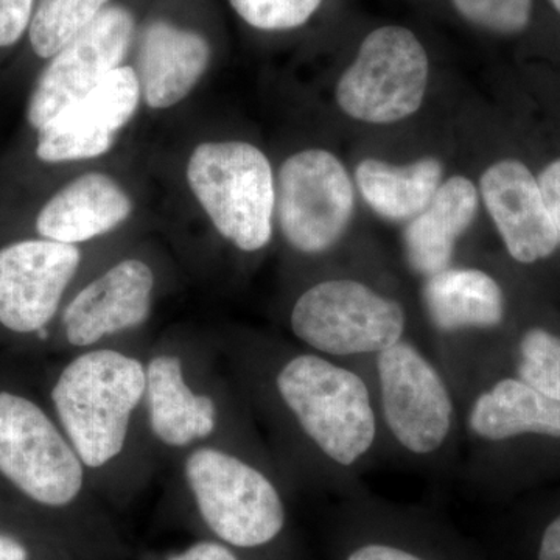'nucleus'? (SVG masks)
Instances as JSON below:
<instances>
[{
    "mask_svg": "<svg viewBox=\"0 0 560 560\" xmlns=\"http://www.w3.org/2000/svg\"><path fill=\"white\" fill-rule=\"evenodd\" d=\"M537 559L560 560V514L556 515L541 533Z\"/></svg>",
    "mask_w": 560,
    "mask_h": 560,
    "instance_id": "obj_30",
    "label": "nucleus"
},
{
    "mask_svg": "<svg viewBox=\"0 0 560 560\" xmlns=\"http://www.w3.org/2000/svg\"><path fill=\"white\" fill-rule=\"evenodd\" d=\"M357 186L375 213L389 221H410L419 215L442 184V164L422 158L408 165L364 160L357 165Z\"/></svg>",
    "mask_w": 560,
    "mask_h": 560,
    "instance_id": "obj_21",
    "label": "nucleus"
},
{
    "mask_svg": "<svg viewBox=\"0 0 560 560\" xmlns=\"http://www.w3.org/2000/svg\"><path fill=\"white\" fill-rule=\"evenodd\" d=\"M282 415L318 464L350 489L383 458L381 420L366 372L313 350L283 357L271 375Z\"/></svg>",
    "mask_w": 560,
    "mask_h": 560,
    "instance_id": "obj_1",
    "label": "nucleus"
},
{
    "mask_svg": "<svg viewBox=\"0 0 560 560\" xmlns=\"http://www.w3.org/2000/svg\"><path fill=\"white\" fill-rule=\"evenodd\" d=\"M481 198L508 254L523 265L548 259L559 248L539 183L521 161L490 165L480 180Z\"/></svg>",
    "mask_w": 560,
    "mask_h": 560,
    "instance_id": "obj_15",
    "label": "nucleus"
},
{
    "mask_svg": "<svg viewBox=\"0 0 560 560\" xmlns=\"http://www.w3.org/2000/svg\"><path fill=\"white\" fill-rule=\"evenodd\" d=\"M552 5H555V9L559 11L560 13V0H551Z\"/></svg>",
    "mask_w": 560,
    "mask_h": 560,
    "instance_id": "obj_32",
    "label": "nucleus"
},
{
    "mask_svg": "<svg viewBox=\"0 0 560 560\" xmlns=\"http://www.w3.org/2000/svg\"><path fill=\"white\" fill-rule=\"evenodd\" d=\"M195 200L217 232L243 253L267 248L276 215V178L264 151L243 140H208L186 168Z\"/></svg>",
    "mask_w": 560,
    "mask_h": 560,
    "instance_id": "obj_5",
    "label": "nucleus"
},
{
    "mask_svg": "<svg viewBox=\"0 0 560 560\" xmlns=\"http://www.w3.org/2000/svg\"><path fill=\"white\" fill-rule=\"evenodd\" d=\"M132 200L119 180L88 172L70 180L40 209L36 231L49 241L79 245L116 231L130 219Z\"/></svg>",
    "mask_w": 560,
    "mask_h": 560,
    "instance_id": "obj_18",
    "label": "nucleus"
},
{
    "mask_svg": "<svg viewBox=\"0 0 560 560\" xmlns=\"http://www.w3.org/2000/svg\"><path fill=\"white\" fill-rule=\"evenodd\" d=\"M291 334L305 349L363 363L411 337L404 302L352 276L319 280L291 305Z\"/></svg>",
    "mask_w": 560,
    "mask_h": 560,
    "instance_id": "obj_4",
    "label": "nucleus"
},
{
    "mask_svg": "<svg viewBox=\"0 0 560 560\" xmlns=\"http://www.w3.org/2000/svg\"><path fill=\"white\" fill-rule=\"evenodd\" d=\"M464 20L493 33L512 35L529 24L533 0H453Z\"/></svg>",
    "mask_w": 560,
    "mask_h": 560,
    "instance_id": "obj_25",
    "label": "nucleus"
},
{
    "mask_svg": "<svg viewBox=\"0 0 560 560\" xmlns=\"http://www.w3.org/2000/svg\"><path fill=\"white\" fill-rule=\"evenodd\" d=\"M422 305L436 340L431 352L459 399L485 375L482 340L506 323V294L490 272L452 265L423 279Z\"/></svg>",
    "mask_w": 560,
    "mask_h": 560,
    "instance_id": "obj_6",
    "label": "nucleus"
},
{
    "mask_svg": "<svg viewBox=\"0 0 560 560\" xmlns=\"http://www.w3.org/2000/svg\"><path fill=\"white\" fill-rule=\"evenodd\" d=\"M184 471L202 518L232 547H264L285 528L278 486L241 456L200 448L187 458Z\"/></svg>",
    "mask_w": 560,
    "mask_h": 560,
    "instance_id": "obj_7",
    "label": "nucleus"
},
{
    "mask_svg": "<svg viewBox=\"0 0 560 560\" xmlns=\"http://www.w3.org/2000/svg\"><path fill=\"white\" fill-rule=\"evenodd\" d=\"M142 103L138 73L120 66L36 130V156L47 164L97 160L113 149Z\"/></svg>",
    "mask_w": 560,
    "mask_h": 560,
    "instance_id": "obj_13",
    "label": "nucleus"
},
{
    "mask_svg": "<svg viewBox=\"0 0 560 560\" xmlns=\"http://www.w3.org/2000/svg\"><path fill=\"white\" fill-rule=\"evenodd\" d=\"M109 2L110 0H38L28 27L33 51L39 58L50 60L109 7Z\"/></svg>",
    "mask_w": 560,
    "mask_h": 560,
    "instance_id": "obj_22",
    "label": "nucleus"
},
{
    "mask_svg": "<svg viewBox=\"0 0 560 560\" xmlns=\"http://www.w3.org/2000/svg\"><path fill=\"white\" fill-rule=\"evenodd\" d=\"M0 474L24 495L61 508L83 488V463L38 405L0 393Z\"/></svg>",
    "mask_w": 560,
    "mask_h": 560,
    "instance_id": "obj_10",
    "label": "nucleus"
},
{
    "mask_svg": "<svg viewBox=\"0 0 560 560\" xmlns=\"http://www.w3.org/2000/svg\"><path fill=\"white\" fill-rule=\"evenodd\" d=\"M346 560H430L419 552L390 541H364L348 552Z\"/></svg>",
    "mask_w": 560,
    "mask_h": 560,
    "instance_id": "obj_27",
    "label": "nucleus"
},
{
    "mask_svg": "<svg viewBox=\"0 0 560 560\" xmlns=\"http://www.w3.org/2000/svg\"><path fill=\"white\" fill-rule=\"evenodd\" d=\"M355 209V191L342 162L330 151L291 154L276 179V217L290 248L320 256L345 237Z\"/></svg>",
    "mask_w": 560,
    "mask_h": 560,
    "instance_id": "obj_9",
    "label": "nucleus"
},
{
    "mask_svg": "<svg viewBox=\"0 0 560 560\" xmlns=\"http://www.w3.org/2000/svg\"><path fill=\"white\" fill-rule=\"evenodd\" d=\"M153 290V270L145 261H119L70 302L62 315L66 338L77 348H88L142 326L150 316Z\"/></svg>",
    "mask_w": 560,
    "mask_h": 560,
    "instance_id": "obj_16",
    "label": "nucleus"
},
{
    "mask_svg": "<svg viewBox=\"0 0 560 560\" xmlns=\"http://www.w3.org/2000/svg\"><path fill=\"white\" fill-rule=\"evenodd\" d=\"M136 36L130 10L109 5L50 58L28 101L27 119L39 130L66 106L80 101L124 66Z\"/></svg>",
    "mask_w": 560,
    "mask_h": 560,
    "instance_id": "obj_11",
    "label": "nucleus"
},
{
    "mask_svg": "<svg viewBox=\"0 0 560 560\" xmlns=\"http://www.w3.org/2000/svg\"><path fill=\"white\" fill-rule=\"evenodd\" d=\"M537 183H539L541 197H544L555 230L558 232L560 245V160L548 164L541 171Z\"/></svg>",
    "mask_w": 560,
    "mask_h": 560,
    "instance_id": "obj_28",
    "label": "nucleus"
},
{
    "mask_svg": "<svg viewBox=\"0 0 560 560\" xmlns=\"http://www.w3.org/2000/svg\"><path fill=\"white\" fill-rule=\"evenodd\" d=\"M480 206L477 186L464 176L444 180L433 200L404 231L405 257L423 279L452 267L456 245L466 234Z\"/></svg>",
    "mask_w": 560,
    "mask_h": 560,
    "instance_id": "obj_19",
    "label": "nucleus"
},
{
    "mask_svg": "<svg viewBox=\"0 0 560 560\" xmlns=\"http://www.w3.org/2000/svg\"><path fill=\"white\" fill-rule=\"evenodd\" d=\"M81 261L77 245L33 238L0 249V324L38 334L57 315Z\"/></svg>",
    "mask_w": 560,
    "mask_h": 560,
    "instance_id": "obj_14",
    "label": "nucleus"
},
{
    "mask_svg": "<svg viewBox=\"0 0 560 560\" xmlns=\"http://www.w3.org/2000/svg\"><path fill=\"white\" fill-rule=\"evenodd\" d=\"M145 393L151 430L162 444L184 447L215 431V404L189 388L179 357L160 355L150 361Z\"/></svg>",
    "mask_w": 560,
    "mask_h": 560,
    "instance_id": "obj_20",
    "label": "nucleus"
},
{
    "mask_svg": "<svg viewBox=\"0 0 560 560\" xmlns=\"http://www.w3.org/2000/svg\"><path fill=\"white\" fill-rule=\"evenodd\" d=\"M466 466L514 442L560 441V401L514 374L482 378L459 397Z\"/></svg>",
    "mask_w": 560,
    "mask_h": 560,
    "instance_id": "obj_12",
    "label": "nucleus"
},
{
    "mask_svg": "<svg viewBox=\"0 0 560 560\" xmlns=\"http://www.w3.org/2000/svg\"><path fill=\"white\" fill-rule=\"evenodd\" d=\"M512 374L560 401V335L541 326L523 331L515 346Z\"/></svg>",
    "mask_w": 560,
    "mask_h": 560,
    "instance_id": "obj_23",
    "label": "nucleus"
},
{
    "mask_svg": "<svg viewBox=\"0 0 560 560\" xmlns=\"http://www.w3.org/2000/svg\"><path fill=\"white\" fill-rule=\"evenodd\" d=\"M145 389V368L116 350H91L62 370L51 400L84 466L98 469L120 455Z\"/></svg>",
    "mask_w": 560,
    "mask_h": 560,
    "instance_id": "obj_3",
    "label": "nucleus"
},
{
    "mask_svg": "<svg viewBox=\"0 0 560 560\" xmlns=\"http://www.w3.org/2000/svg\"><path fill=\"white\" fill-rule=\"evenodd\" d=\"M429 70V57L415 33L397 25L377 28L338 81V106L364 124L408 119L423 103Z\"/></svg>",
    "mask_w": 560,
    "mask_h": 560,
    "instance_id": "obj_8",
    "label": "nucleus"
},
{
    "mask_svg": "<svg viewBox=\"0 0 560 560\" xmlns=\"http://www.w3.org/2000/svg\"><path fill=\"white\" fill-rule=\"evenodd\" d=\"M212 49L201 33L167 21H153L138 38L136 73L142 102L150 109L179 105L208 72Z\"/></svg>",
    "mask_w": 560,
    "mask_h": 560,
    "instance_id": "obj_17",
    "label": "nucleus"
},
{
    "mask_svg": "<svg viewBox=\"0 0 560 560\" xmlns=\"http://www.w3.org/2000/svg\"><path fill=\"white\" fill-rule=\"evenodd\" d=\"M0 560H28L27 548L13 537L0 534Z\"/></svg>",
    "mask_w": 560,
    "mask_h": 560,
    "instance_id": "obj_31",
    "label": "nucleus"
},
{
    "mask_svg": "<svg viewBox=\"0 0 560 560\" xmlns=\"http://www.w3.org/2000/svg\"><path fill=\"white\" fill-rule=\"evenodd\" d=\"M35 0H0V47L16 44L31 27Z\"/></svg>",
    "mask_w": 560,
    "mask_h": 560,
    "instance_id": "obj_26",
    "label": "nucleus"
},
{
    "mask_svg": "<svg viewBox=\"0 0 560 560\" xmlns=\"http://www.w3.org/2000/svg\"><path fill=\"white\" fill-rule=\"evenodd\" d=\"M355 364L374 393L383 458L422 470L451 469L463 447L459 401L433 352L407 338Z\"/></svg>",
    "mask_w": 560,
    "mask_h": 560,
    "instance_id": "obj_2",
    "label": "nucleus"
},
{
    "mask_svg": "<svg viewBox=\"0 0 560 560\" xmlns=\"http://www.w3.org/2000/svg\"><path fill=\"white\" fill-rule=\"evenodd\" d=\"M171 560H238L226 547L215 541H200L189 550L180 552Z\"/></svg>",
    "mask_w": 560,
    "mask_h": 560,
    "instance_id": "obj_29",
    "label": "nucleus"
},
{
    "mask_svg": "<svg viewBox=\"0 0 560 560\" xmlns=\"http://www.w3.org/2000/svg\"><path fill=\"white\" fill-rule=\"evenodd\" d=\"M232 9L250 27L278 32L301 27L323 0H230Z\"/></svg>",
    "mask_w": 560,
    "mask_h": 560,
    "instance_id": "obj_24",
    "label": "nucleus"
}]
</instances>
